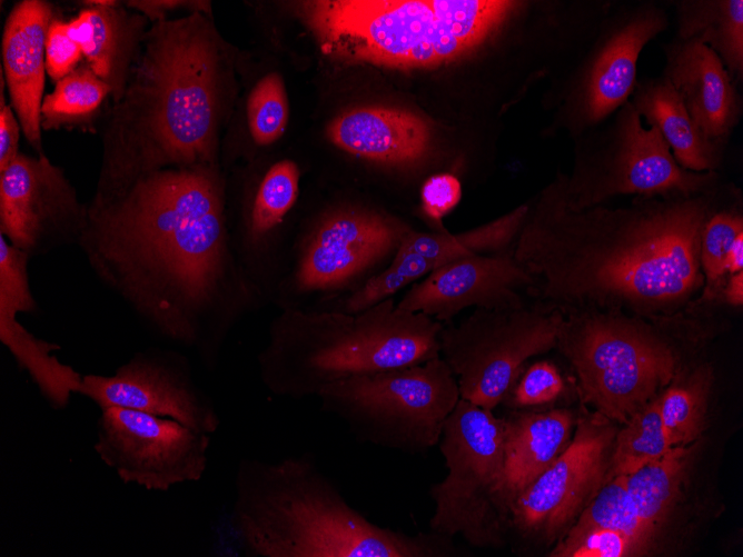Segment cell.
I'll return each mask as SVG.
<instances>
[{"label": "cell", "instance_id": "1", "mask_svg": "<svg viewBox=\"0 0 743 557\" xmlns=\"http://www.w3.org/2000/svg\"><path fill=\"white\" fill-rule=\"evenodd\" d=\"M727 190L635 197L618 207L569 209L559 180L528 210L514 258L532 277L533 305L564 317L623 308L637 314L674 310L704 278L703 226Z\"/></svg>", "mask_w": 743, "mask_h": 557}, {"label": "cell", "instance_id": "2", "mask_svg": "<svg viewBox=\"0 0 743 557\" xmlns=\"http://www.w3.org/2000/svg\"><path fill=\"white\" fill-rule=\"evenodd\" d=\"M97 277L153 330L202 345L230 318V261L216 167L150 173L88 205L78 241Z\"/></svg>", "mask_w": 743, "mask_h": 557}, {"label": "cell", "instance_id": "3", "mask_svg": "<svg viewBox=\"0 0 743 557\" xmlns=\"http://www.w3.org/2000/svg\"><path fill=\"white\" fill-rule=\"evenodd\" d=\"M228 56L200 11L150 24L126 89L105 113L91 207L170 168L216 167Z\"/></svg>", "mask_w": 743, "mask_h": 557}, {"label": "cell", "instance_id": "4", "mask_svg": "<svg viewBox=\"0 0 743 557\" xmlns=\"http://www.w3.org/2000/svg\"><path fill=\"white\" fill-rule=\"evenodd\" d=\"M234 521L256 557H447L453 538L405 534L353 508L308 455L240 460Z\"/></svg>", "mask_w": 743, "mask_h": 557}, {"label": "cell", "instance_id": "5", "mask_svg": "<svg viewBox=\"0 0 743 557\" xmlns=\"http://www.w3.org/2000/svg\"><path fill=\"white\" fill-rule=\"evenodd\" d=\"M524 1L319 0L303 14L325 53L399 69L449 62L496 39Z\"/></svg>", "mask_w": 743, "mask_h": 557}, {"label": "cell", "instance_id": "6", "mask_svg": "<svg viewBox=\"0 0 743 557\" xmlns=\"http://www.w3.org/2000/svg\"><path fill=\"white\" fill-rule=\"evenodd\" d=\"M442 327L397 308L393 297L357 314H288L260 358L264 378L281 395H317L333 381L439 357Z\"/></svg>", "mask_w": 743, "mask_h": 557}, {"label": "cell", "instance_id": "7", "mask_svg": "<svg viewBox=\"0 0 743 557\" xmlns=\"http://www.w3.org/2000/svg\"><path fill=\"white\" fill-rule=\"evenodd\" d=\"M555 349L574 368L582 400L622 422L655 399L682 368L663 334L622 311L565 316Z\"/></svg>", "mask_w": 743, "mask_h": 557}, {"label": "cell", "instance_id": "8", "mask_svg": "<svg viewBox=\"0 0 743 557\" xmlns=\"http://www.w3.org/2000/svg\"><path fill=\"white\" fill-rule=\"evenodd\" d=\"M317 396L321 408L343 420L359 440L410 455L438 444L460 398L440 357L333 381Z\"/></svg>", "mask_w": 743, "mask_h": 557}, {"label": "cell", "instance_id": "9", "mask_svg": "<svg viewBox=\"0 0 743 557\" xmlns=\"http://www.w3.org/2000/svg\"><path fill=\"white\" fill-rule=\"evenodd\" d=\"M578 138L573 173L558 178L564 202L573 210L617 196L694 195L722 185L719 171L683 169L658 130L643 126L631 101Z\"/></svg>", "mask_w": 743, "mask_h": 557}, {"label": "cell", "instance_id": "10", "mask_svg": "<svg viewBox=\"0 0 743 557\" xmlns=\"http://www.w3.org/2000/svg\"><path fill=\"white\" fill-rule=\"evenodd\" d=\"M504 442L505 418L459 398L438 441L447 475L429 489L430 531L478 548L504 543L507 520L497 500Z\"/></svg>", "mask_w": 743, "mask_h": 557}, {"label": "cell", "instance_id": "11", "mask_svg": "<svg viewBox=\"0 0 743 557\" xmlns=\"http://www.w3.org/2000/svg\"><path fill=\"white\" fill-rule=\"evenodd\" d=\"M564 316L535 305L475 309L443 325L439 357L453 372L460 399L484 409L498 406L532 357L555 349Z\"/></svg>", "mask_w": 743, "mask_h": 557}, {"label": "cell", "instance_id": "12", "mask_svg": "<svg viewBox=\"0 0 743 557\" xmlns=\"http://www.w3.org/2000/svg\"><path fill=\"white\" fill-rule=\"evenodd\" d=\"M668 26L658 1L614 0L567 83L565 121L577 137L630 101L641 52Z\"/></svg>", "mask_w": 743, "mask_h": 557}, {"label": "cell", "instance_id": "13", "mask_svg": "<svg viewBox=\"0 0 743 557\" xmlns=\"http://www.w3.org/2000/svg\"><path fill=\"white\" fill-rule=\"evenodd\" d=\"M610 421L601 414L579 418L564 451L514 499L507 527L527 545L553 547L611 476L616 429Z\"/></svg>", "mask_w": 743, "mask_h": 557}, {"label": "cell", "instance_id": "14", "mask_svg": "<svg viewBox=\"0 0 743 557\" xmlns=\"http://www.w3.org/2000/svg\"><path fill=\"white\" fill-rule=\"evenodd\" d=\"M95 450L126 484L166 491L199 480L210 435L167 417L122 407L100 408Z\"/></svg>", "mask_w": 743, "mask_h": 557}, {"label": "cell", "instance_id": "15", "mask_svg": "<svg viewBox=\"0 0 743 557\" xmlns=\"http://www.w3.org/2000/svg\"><path fill=\"white\" fill-rule=\"evenodd\" d=\"M88 205L44 155L19 152L0 170V233L30 257L78 243Z\"/></svg>", "mask_w": 743, "mask_h": 557}, {"label": "cell", "instance_id": "16", "mask_svg": "<svg viewBox=\"0 0 743 557\" xmlns=\"http://www.w3.org/2000/svg\"><path fill=\"white\" fill-rule=\"evenodd\" d=\"M409 229L373 209L344 207L329 213L311 237L298 270L303 291L343 290L376 275Z\"/></svg>", "mask_w": 743, "mask_h": 557}, {"label": "cell", "instance_id": "17", "mask_svg": "<svg viewBox=\"0 0 743 557\" xmlns=\"http://www.w3.org/2000/svg\"><path fill=\"white\" fill-rule=\"evenodd\" d=\"M78 394L99 408L122 407L167 417L209 435L220 425L214 406L185 369L158 351L137 352L110 376H82Z\"/></svg>", "mask_w": 743, "mask_h": 557}, {"label": "cell", "instance_id": "18", "mask_svg": "<svg viewBox=\"0 0 743 557\" xmlns=\"http://www.w3.org/2000/svg\"><path fill=\"white\" fill-rule=\"evenodd\" d=\"M527 210L528 203H524L486 225L458 235L409 230L389 263L349 292L334 310L344 314L364 311L453 260L514 249Z\"/></svg>", "mask_w": 743, "mask_h": 557}, {"label": "cell", "instance_id": "19", "mask_svg": "<svg viewBox=\"0 0 743 557\" xmlns=\"http://www.w3.org/2000/svg\"><path fill=\"white\" fill-rule=\"evenodd\" d=\"M513 250L453 260L414 282L397 308L424 314L440 324L467 308L508 309L526 306L532 277Z\"/></svg>", "mask_w": 743, "mask_h": 557}, {"label": "cell", "instance_id": "20", "mask_svg": "<svg viewBox=\"0 0 743 557\" xmlns=\"http://www.w3.org/2000/svg\"><path fill=\"white\" fill-rule=\"evenodd\" d=\"M662 76L683 101L703 135L726 148L742 112V96L714 51L675 36L663 46Z\"/></svg>", "mask_w": 743, "mask_h": 557}, {"label": "cell", "instance_id": "21", "mask_svg": "<svg viewBox=\"0 0 743 557\" xmlns=\"http://www.w3.org/2000/svg\"><path fill=\"white\" fill-rule=\"evenodd\" d=\"M56 18L52 3L22 0L10 10L1 40L2 68L11 106L37 155L44 153L40 110L44 87L46 39Z\"/></svg>", "mask_w": 743, "mask_h": 557}, {"label": "cell", "instance_id": "22", "mask_svg": "<svg viewBox=\"0 0 743 557\" xmlns=\"http://www.w3.org/2000/svg\"><path fill=\"white\" fill-rule=\"evenodd\" d=\"M327 133L343 151L390 168L417 169L429 157L427 123L400 109L355 108L336 117Z\"/></svg>", "mask_w": 743, "mask_h": 557}, {"label": "cell", "instance_id": "23", "mask_svg": "<svg viewBox=\"0 0 743 557\" xmlns=\"http://www.w3.org/2000/svg\"><path fill=\"white\" fill-rule=\"evenodd\" d=\"M78 14L68 20L71 37L79 43L90 69L111 89V100L122 96L140 54L149 20L113 0L83 1Z\"/></svg>", "mask_w": 743, "mask_h": 557}, {"label": "cell", "instance_id": "24", "mask_svg": "<svg viewBox=\"0 0 743 557\" xmlns=\"http://www.w3.org/2000/svg\"><path fill=\"white\" fill-rule=\"evenodd\" d=\"M36 307L27 273L10 271L0 277V340L49 404L63 408L78 394L82 376L52 355L58 346L38 339L17 320L18 312Z\"/></svg>", "mask_w": 743, "mask_h": 557}, {"label": "cell", "instance_id": "25", "mask_svg": "<svg viewBox=\"0 0 743 557\" xmlns=\"http://www.w3.org/2000/svg\"><path fill=\"white\" fill-rule=\"evenodd\" d=\"M575 417L567 408L519 412L505 419L504 461L498 506L507 520L509 506L564 451Z\"/></svg>", "mask_w": 743, "mask_h": 557}, {"label": "cell", "instance_id": "26", "mask_svg": "<svg viewBox=\"0 0 743 557\" xmlns=\"http://www.w3.org/2000/svg\"><path fill=\"white\" fill-rule=\"evenodd\" d=\"M630 101L648 127L658 130L683 169L693 172L717 171L726 148L703 135L677 92L662 74L637 80Z\"/></svg>", "mask_w": 743, "mask_h": 557}, {"label": "cell", "instance_id": "27", "mask_svg": "<svg viewBox=\"0 0 743 557\" xmlns=\"http://www.w3.org/2000/svg\"><path fill=\"white\" fill-rule=\"evenodd\" d=\"M675 37L703 43L737 87L743 82V0H672Z\"/></svg>", "mask_w": 743, "mask_h": 557}, {"label": "cell", "instance_id": "28", "mask_svg": "<svg viewBox=\"0 0 743 557\" xmlns=\"http://www.w3.org/2000/svg\"><path fill=\"white\" fill-rule=\"evenodd\" d=\"M691 451L687 446L673 447L658 459L625 475L638 517L656 531L681 499Z\"/></svg>", "mask_w": 743, "mask_h": 557}, {"label": "cell", "instance_id": "29", "mask_svg": "<svg viewBox=\"0 0 743 557\" xmlns=\"http://www.w3.org/2000/svg\"><path fill=\"white\" fill-rule=\"evenodd\" d=\"M711 370L706 365L681 368L658 395V406L670 446H688L701 434L711 387Z\"/></svg>", "mask_w": 743, "mask_h": 557}, {"label": "cell", "instance_id": "30", "mask_svg": "<svg viewBox=\"0 0 743 557\" xmlns=\"http://www.w3.org/2000/svg\"><path fill=\"white\" fill-rule=\"evenodd\" d=\"M110 87L88 64L77 67L56 83L43 97L40 110L41 129L60 130L92 128Z\"/></svg>", "mask_w": 743, "mask_h": 557}, {"label": "cell", "instance_id": "31", "mask_svg": "<svg viewBox=\"0 0 743 557\" xmlns=\"http://www.w3.org/2000/svg\"><path fill=\"white\" fill-rule=\"evenodd\" d=\"M743 240L742 200L737 189L727 188L724 197L707 217L701 233L700 262L704 278L703 300L717 297L727 275L729 257Z\"/></svg>", "mask_w": 743, "mask_h": 557}, {"label": "cell", "instance_id": "32", "mask_svg": "<svg viewBox=\"0 0 743 557\" xmlns=\"http://www.w3.org/2000/svg\"><path fill=\"white\" fill-rule=\"evenodd\" d=\"M597 528L621 531L650 547L658 534L638 517L627 490L625 475L610 476L565 535Z\"/></svg>", "mask_w": 743, "mask_h": 557}, {"label": "cell", "instance_id": "33", "mask_svg": "<svg viewBox=\"0 0 743 557\" xmlns=\"http://www.w3.org/2000/svg\"><path fill=\"white\" fill-rule=\"evenodd\" d=\"M657 397L636 411L616 432L611 454V476L630 475L672 448L662 422Z\"/></svg>", "mask_w": 743, "mask_h": 557}, {"label": "cell", "instance_id": "34", "mask_svg": "<svg viewBox=\"0 0 743 557\" xmlns=\"http://www.w3.org/2000/svg\"><path fill=\"white\" fill-rule=\"evenodd\" d=\"M299 183L295 162L273 165L259 183L249 212L248 231L254 240L274 229L293 207Z\"/></svg>", "mask_w": 743, "mask_h": 557}, {"label": "cell", "instance_id": "35", "mask_svg": "<svg viewBox=\"0 0 743 557\" xmlns=\"http://www.w3.org/2000/svg\"><path fill=\"white\" fill-rule=\"evenodd\" d=\"M248 132L258 146H268L284 133L288 121V100L278 73H268L251 88L246 101Z\"/></svg>", "mask_w": 743, "mask_h": 557}, {"label": "cell", "instance_id": "36", "mask_svg": "<svg viewBox=\"0 0 743 557\" xmlns=\"http://www.w3.org/2000/svg\"><path fill=\"white\" fill-rule=\"evenodd\" d=\"M650 546L612 529L565 535L549 550L552 557H626L647 554Z\"/></svg>", "mask_w": 743, "mask_h": 557}, {"label": "cell", "instance_id": "37", "mask_svg": "<svg viewBox=\"0 0 743 557\" xmlns=\"http://www.w3.org/2000/svg\"><path fill=\"white\" fill-rule=\"evenodd\" d=\"M565 389L558 367L552 361L538 360L519 372L504 399L517 409L541 408L556 402Z\"/></svg>", "mask_w": 743, "mask_h": 557}, {"label": "cell", "instance_id": "38", "mask_svg": "<svg viewBox=\"0 0 743 557\" xmlns=\"http://www.w3.org/2000/svg\"><path fill=\"white\" fill-rule=\"evenodd\" d=\"M79 43L71 37L68 21L52 20L46 39V70L58 82L77 68L82 57Z\"/></svg>", "mask_w": 743, "mask_h": 557}, {"label": "cell", "instance_id": "39", "mask_svg": "<svg viewBox=\"0 0 743 557\" xmlns=\"http://www.w3.org/2000/svg\"><path fill=\"white\" fill-rule=\"evenodd\" d=\"M460 198L462 183L450 172L433 175L420 187L422 210L434 223L440 225L443 217L459 202Z\"/></svg>", "mask_w": 743, "mask_h": 557}, {"label": "cell", "instance_id": "40", "mask_svg": "<svg viewBox=\"0 0 743 557\" xmlns=\"http://www.w3.org/2000/svg\"><path fill=\"white\" fill-rule=\"evenodd\" d=\"M0 170L4 169L19 155L21 125L11 106L7 103L6 80L0 71Z\"/></svg>", "mask_w": 743, "mask_h": 557}, {"label": "cell", "instance_id": "41", "mask_svg": "<svg viewBox=\"0 0 743 557\" xmlns=\"http://www.w3.org/2000/svg\"><path fill=\"white\" fill-rule=\"evenodd\" d=\"M126 6L143 14L151 23L165 21L166 14L180 7H192L204 10V2H187L171 0H130Z\"/></svg>", "mask_w": 743, "mask_h": 557}, {"label": "cell", "instance_id": "42", "mask_svg": "<svg viewBox=\"0 0 743 557\" xmlns=\"http://www.w3.org/2000/svg\"><path fill=\"white\" fill-rule=\"evenodd\" d=\"M722 299L732 307H742L743 305V271L729 275L724 279L720 290ZM719 295V294H717Z\"/></svg>", "mask_w": 743, "mask_h": 557}]
</instances>
